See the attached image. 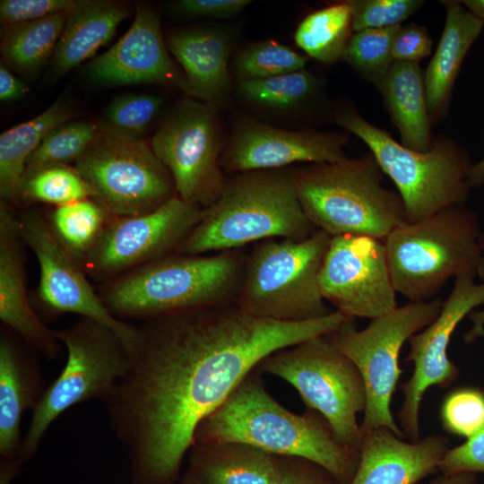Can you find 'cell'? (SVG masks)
<instances>
[{
  "mask_svg": "<svg viewBox=\"0 0 484 484\" xmlns=\"http://www.w3.org/2000/svg\"><path fill=\"white\" fill-rule=\"evenodd\" d=\"M100 85L160 84L186 90V78L169 56L157 13L138 4L134 21L119 40L86 66Z\"/></svg>",
  "mask_w": 484,
  "mask_h": 484,
  "instance_id": "19",
  "label": "cell"
},
{
  "mask_svg": "<svg viewBox=\"0 0 484 484\" xmlns=\"http://www.w3.org/2000/svg\"><path fill=\"white\" fill-rule=\"evenodd\" d=\"M461 4L484 22V0H464Z\"/></svg>",
  "mask_w": 484,
  "mask_h": 484,
  "instance_id": "49",
  "label": "cell"
},
{
  "mask_svg": "<svg viewBox=\"0 0 484 484\" xmlns=\"http://www.w3.org/2000/svg\"><path fill=\"white\" fill-rule=\"evenodd\" d=\"M471 484H480L477 480L472 482Z\"/></svg>",
  "mask_w": 484,
  "mask_h": 484,
  "instance_id": "52",
  "label": "cell"
},
{
  "mask_svg": "<svg viewBox=\"0 0 484 484\" xmlns=\"http://www.w3.org/2000/svg\"><path fill=\"white\" fill-rule=\"evenodd\" d=\"M202 209L178 196L140 215L115 216L82 266L99 284L175 254L198 223Z\"/></svg>",
  "mask_w": 484,
  "mask_h": 484,
  "instance_id": "15",
  "label": "cell"
},
{
  "mask_svg": "<svg viewBox=\"0 0 484 484\" xmlns=\"http://www.w3.org/2000/svg\"><path fill=\"white\" fill-rule=\"evenodd\" d=\"M255 368L225 402L203 419L194 444L238 442L272 455L298 456L316 462L341 484L352 479L359 450L341 444L324 418L307 410L294 413L265 389Z\"/></svg>",
  "mask_w": 484,
  "mask_h": 484,
  "instance_id": "2",
  "label": "cell"
},
{
  "mask_svg": "<svg viewBox=\"0 0 484 484\" xmlns=\"http://www.w3.org/2000/svg\"><path fill=\"white\" fill-rule=\"evenodd\" d=\"M167 42L184 69L187 95L216 106L226 98L230 87V41L225 33L213 29L180 30L171 32Z\"/></svg>",
  "mask_w": 484,
  "mask_h": 484,
  "instance_id": "23",
  "label": "cell"
},
{
  "mask_svg": "<svg viewBox=\"0 0 484 484\" xmlns=\"http://www.w3.org/2000/svg\"><path fill=\"white\" fill-rule=\"evenodd\" d=\"M164 100L151 94H125L114 99L99 128L108 134L140 140L159 114Z\"/></svg>",
  "mask_w": 484,
  "mask_h": 484,
  "instance_id": "36",
  "label": "cell"
},
{
  "mask_svg": "<svg viewBox=\"0 0 484 484\" xmlns=\"http://www.w3.org/2000/svg\"><path fill=\"white\" fill-rule=\"evenodd\" d=\"M350 318L339 311L281 322L228 303L143 321L129 367L105 402L138 484H171L200 422L264 358L324 336Z\"/></svg>",
  "mask_w": 484,
  "mask_h": 484,
  "instance_id": "1",
  "label": "cell"
},
{
  "mask_svg": "<svg viewBox=\"0 0 484 484\" xmlns=\"http://www.w3.org/2000/svg\"><path fill=\"white\" fill-rule=\"evenodd\" d=\"M401 25L354 32L341 58L381 91L394 62L393 42Z\"/></svg>",
  "mask_w": 484,
  "mask_h": 484,
  "instance_id": "33",
  "label": "cell"
},
{
  "mask_svg": "<svg viewBox=\"0 0 484 484\" xmlns=\"http://www.w3.org/2000/svg\"><path fill=\"white\" fill-rule=\"evenodd\" d=\"M69 12L39 20L6 24L1 29L2 63L31 78L44 66L65 27Z\"/></svg>",
  "mask_w": 484,
  "mask_h": 484,
  "instance_id": "29",
  "label": "cell"
},
{
  "mask_svg": "<svg viewBox=\"0 0 484 484\" xmlns=\"http://www.w3.org/2000/svg\"><path fill=\"white\" fill-rule=\"evenodd\" d=\"M479 245L480 248V257L477 270V275L484 282V232H481L479 239Z\"/></svg>",
  "mask_w": 484,
  "mask_h": 484,
  "instance_id": "50",
  "label": "cell"
},
{
  "mask_svg": "<svg viewBox=\"0 0 484 484\" xmlns=\"http://www.w3.org/2000/svg\"><path fill=\"white\" fill-rule=\"evenodd\" d=\"M307 58L287 46L268 40L254 44L237 57L241 80L263 79L303 70Z\"/></svg>",
  "mask_w": 484,
  "mask_h": 484,
  "instance_id": "37",
  "label": "cell"
},
{
  "mask_svg": "<svg viewBox=\"0 0 484 484\" xmlns=\"http://www.w3.org/2000/svg\"><path fill=\"white\" fill-rule=\"evenodd\" d=\"M181 484H203L190 471L187 472Z\"/></svg>",
  "mask_w": 484,
  "mask_h": 484,
  "instance_id": "51",
  "label": "cell"
},
{
  "mask_svg": "<svg viewBox=\"0 0 484 484\" xmlns=\"http://www.w3.org/2000/svg\"><path fill=\"white\" fill-rule=\"evenodd\" d=\"M73 166L114 216L148 213L177 196L169 170L142 139L99 129Z\"/></svg>",
  "mask_w": 484,
  "mask_h": 484,
  "instance_id": "12",
  "label": "cell"
},
{
  "mask_svg": "<svg viewBox=\"0 0 484 484\" xmlns=\"http://www.w3.org/2000/svg\"><path fill=\"white\" fill-rule=\"evenodd\" d=\"M77 0H2L0 21L3 25L39 20L70 12Z\"/></svg>",
  "mask_w": 484,
  "mask_h": 484,
  "instance_id": "41",
  "label": "cell"
},
{
  "mask_svg": "<svg viewBox=\"0 0 484 484\" xmlns=\"http://www.w3.org/2000/svg\"><path fill=\"white\" fill-rule=\"evenodd\" d=\"M438 471L444 475L484 473V428L444 454Z\"/></svg>",
  "mask_w": 484,
  "mask_h": 484,
  "instance_id": "42",
  "label": "cell"
},
{
  "mask_svg": "<svg viewBox=\"0 0 484 484\" xmlns=\"http://www.w3.org/2000/svg\"><path fill=\"white\" fill-rule=\"evenodd\" d=\"M72 117V108L60 99L32 119L1 134V201L17 211L22 209L21 186L27 160L53 129Z\"/></svg>",
  "mask_w": 484,
  "mask_h": 484,
  "instance_id": "28",
  "label": "cell"
},
{
  "mask_svg": "<svg viewBox=\"0 0 484 484\" xmlns=\"http://www.w3.org/2000/svg\"><path fill=\"white\" fill-rule=\"evenodd\" d=\"M247 253L172 254L100 283L96 289L115 317L143 321L234 303Z\"/></svg>",
  "mask_w": 484,
  "mask_h": 484,
  "instance_id": "4",
  "label": "cell"
},
{
  "mask_svg": "<svg viewBox=\"0 0 484 484\" xmlns=\"http://www.w3.org/2000/svg\"><path fill=\"white\" fill-rule=\"evenodd\" d=\"M250 3L247 0H180L175 6L179 13L186 16L229 18Z\"/></svg>",
  "mask_w": 484,
  "mask_h": 484,
  "instance_id": "44",
  "label": "cell"
},
{
  "mask_svg": "<svg viewBox=\"0 0 484 484\" xmlns=\"http://www.w3.org/2000/svg\"><path fill=\"white\" fill-rule=\"evenodd\" d=\"M353 32L397 25L424 4L421 0H351Z\"/></svg>",
  "mask_w": 484,
  "mask_h": 484,
  "instance_id": "39",
  "label": "cell"
},
{
  "mask_svg": "<svg viewBox=\"0 0 484 484\" xmlns=\"http://www.w3.org/2000/svg\"><path fill=\"white\" fill-rule=\"evenodd\" d=\"M480 234L477 214L465 205L393 230L384 243L395 291L411 302H425L450 278L477 276Z\"/></svg>",
  "mask_w": 484,
  "mask_h": 484,
  "instance_id": "8",
  "label": "cell"
},
{
  "mask_svg": "<svg viewBox=\"0 0 484 484\" xmlns=\"http://www.w3.org/2000/svg\"><path fill=\"white\" fill-rule=\"evenodd\" d=\"M47 217L58 240L82 265L115 216L98 200L87 198L56 206Z\"/></svg>",
  "mask_w": 484,
  "mask_h": 484,
  "instance_id": "31",
  "label": "cell"
},
{
  "mask_svg": "<svg viewBox=\"0 0 484 484\" xmlns=\"http://www.w3.org/2000/svg\"><path fill=\"white\" fill-rule=\"evenodd\" d=\"M17 219L22 238L39 263L41 308L52 316L76 314L103 324L118 335L132 357L141 341L140 327L111 315L82 265L53 232L47 213L25 207L17 211Z\"/></svg>",
  "mask_w": 484,
  "mask_h": 484,
  "instance_id": "13",
  "label": "cell"
},
{
  "mask_svg": "<svg viewBox=\"0 0 484 484\" xmlns=\"http://www.w3.org/2000/svg\"><path fill=\"white\" fill-rule=\"evenodd\" d=\"M255 369L292 385L307 410L324 418L341 444L359 450L362 430L357 417L366 408L365 385L353 362L325 335L277 350Z\"/></svg>",
  "mask_w": 484,
  "mask_h": 484,
  "instance_id": "10",
  "label": "cell"
},
{
  "mask_svg": "<svg viewBox=\"0 0 484 484\" xmlns=\"http://www.w3.org/2000/svg\"><path fill=\"white\" fill-rule=\"evenodd\" d=\"M276 457V468L269 484H341L328 471L308 459Z\"/></svg>",
  "mask_w": 484,
  "mask_h": 484,
  "instance_id": "40",
  "label": "cell"
},
{
  "mask_svg": "<svg viewBox=\"0 0 484 484\" xmlns=\"http://www.w3.org/2000/svg\"><path fill=\"white\" fill-rule=\"evenodd\" d=\"M217 106L186 99L151 141V147L169 170L177 194L201 209L220 195L227 175L220 164Z\"/></svg>",
  "mask_w": 484,
  "mask_h": 484,
  "instance_id": "14",
  "label": "cell"
},
{
  "mask_svg": "<svg viewBox=\"0 0 484 484\" xmlns=\"http://www.w3.org/2000/svg\"><path fill=\"white\" fill-rule=\"evenodd\" d=\"M440 419L452 435L471 438L484 428V393L473 387L450 392L443 400Z\"/></svg>",
  "mask_w": 484,
  "mask_h": 484,
  "instance_id": "38",
  "label": "cell"
},
{
  "mask_svg": "<svg viewBox=\"0 0 484 484\" xmlns=\"http://www.w3.org/2000/svg\"><path fill=\"white\" fill-rule=\"evenodd\" d=\"M94 197V192L74 166H44L26 170L22 177V209L32 203H43L56 207Z\"/></svg>",
  "mask_w": 484,
  "mask_h": 484,
  "instance_id": "32",
  "label": "cell"
},
{
  "mask_svg": "<svg viewBox=\"0 0 484 484\" xmlns=\"http://www.w3.org/2000/svg\"><path fill=\"white\" fill-rule=\"evenodd\" d=\"M29 91L27 84L15 77L2 62L0 64V99L13 101L22 98Z\"/></svg>",
  "mask_w": 484,
  "mask_h": 484,
  "instance_id": "45",
  "label": "cell"
},
{
  "mask_svg": "<svg viewBox=\"0 0 484 484\" xmlns=\"http://www.w3.org/2000/svg\"><path fill=\"white\" fill-rule=\"evenodd\" d=\"M402 144L425 152L433 146L424 73L418 63L394 61L380 91Z\"/></svg>",
  "mask_w": 484,
  "mask_h": 484,
  "instance_id": "26",
  "label": "cell"
},
{
  "mask_svg": "<svg viewBox=\"0 0 484 484\" xmlns=\"http://www.w3.org/2000/svg\"><path fill=\"white\" fill-rule=\"evenodd\" d=\"M471 318L474 322L471 330L466 335V341H471L484 334V310L480 313H471Z\"/></svg>",
  "mask_w": 484,
  "mask_h": 484,
  "instance_id": "48",
  "label": "cell"
},
{
  "mask_svg": "<svg viewBox=\"0 0 484 484\" xmlns=\"http://www.w3.org/2000/svg\"><path fill=\"white\" fill-rule=\"evenodd\" d=\"M350 133L287 131L250 117L233 125L220 164L226 175L285 169L296 162H335L346 157Z\"/></svg>",
  "mask_w": 484,
  "mask_h": 484,
  "instance_id": "18",
  "label": "cell"
},
{
  "mask_svg": "<svg viewBox=\"0 0 484 484\" xmlns=\"http://www.w3.org/2000/svg\"><path fill=\"white\" fill-rule=\"evenodd\" d=\"M131 13L125 3L80 0L69 12L51 57L52 75L59 77L91 57L114 37Z\"/></svg>",
  "mask_w": 484,
  "mask_h": 484,
  "instance_id": "25",
  "label": "cell"
},
{
  "mask_svg": "<svg viewBox=\"0 0 484 484\" xmlns=\"http://www.w3.org/2000/svg\"><path fill=\"white\" fill-rule=\"evenodd\" d=\"M190 472L203 484H269L276 455L238 442L194 444Z\"/></svg>",
  "mask_w": 484,
  "mask_h": 484,
  "instance_id": "27",
  "label": "cell"
},
{
  "mask_svg": "<svg viewBox=\"0 0 484 484\" xmlns=\"http://www.w3.org/2000/svg\"><path fill=\"white\" fill-rule=\"evenodd\" d=\"M320 80L301 70L277 76L241 80L240 96L252 103L274 108H285L313 97L319 90Z\"/></svg>",
  "mask_w": 484,
  "mask_h": 484,
  "instance_id": "34",
  "label": "cell"
},
{
  "mask_svg": "<svg viewBox=\"0 0 484 484\" xmlns=\"http://www.w3.org/2000/svg\"><path fill=\"white\" fill-rule=\"evenodd\" d=\"M447 445L438 434L406 442L386 428L362 431L358 466L348 484H417L438 471Z\"/></svg>",
  "mask_w": 484,
  "mask_h": 484,
  "instance_id": "21",
  "label": "cell"
},
{
  "mask_svg": "<svg viewBox=\"0 0 484 484\" xmlns=\"http://www.w3.org/2000/svg\"><path fill=\"white\" fill-rule=\"evenodd\" d=\"M477 480L474 473H459L454 475L440 474L426 484H471Z\"/></svg>",
  "mask_w": 484,
  "mask_h": 484,
  "instance_id": "46",
  "label": "cell"
},
{
  "mask_svg": "<svg viewBox=\"0 0 484 484\" xmlns=\"http://www.w3.org/2000/svg\"><path fill=\"white\" fill-rule=\"evenodd\" d=\"M25 246L17 210L0 200V319L27 345L53 360L59 354L61 342L29 298Z\"/></svg>",
  "mask_w": 484,
  "mask_h": 484,
  "instance_id": "20",
  "label": "cell"
},
{
  "mask_svg": "<svg viewBox=\"0 0 484 484\" xmlns=\"http://www.w3.org/2000/svg\"><path fill=\"white\" fill-rule=\"evenodd\" d=\"M15 333L0 332V455L4 462H19L23 413L38 405L46 389L37 359Z\"/></svg>",
  "mask_w": 484,
  "mask_h": 484,
  "instance_id": "22",
  "label": "cell"
},
{
  "mask_svg": "<svg viewBox=\"0 0 484 484\" xmlns=\"http://www.w3.org/2000/svg\"><path fill=\"white\" fill-rule=\"evenodd\" d=\"M335 122L361 139L385 175L395 184L404 204L408 223L423 220L455 205H465L472 166L467 150L446 137H434L425 152L411 150L387 132L366 120L354 108H340Z\"/></svg>",
  "mask_w": 484,
  "mask_h": 484,
  "instance_id": "6",
  "label": "cell"
},
{
  "mask_svg": "<svg viewBox=\"0 0 484 484\" xmlns=\"http://www.w3.org/2000/svg\"><path fill=\"white\" fill-rule=\"evenodd\" d=\"M296 193L311 223L331 237L367 236L385 240L408 223L398 192L386 188L371 152L291 169Z\"/></svg>",
  "mask_w": 484,
  "mask_h": 484,
  "instance_id": "5",
  "label": "cell"
},
{
  "mask_svg": "<svg viewBox=\"0 0 484 484\" xmlns=\"http://www.w3.org/2000/svg\"><path fill=\"white\" fill-rule=\"evenodd\" d=\"M99 131L90 122H66L53 129L26 161V170L75 163L88 150Z\"/></svg>",
  "mask_w": 484,
  "mask_h": 484,
  "instance_id": "35",
  "label": "cell"
},
{
  "mask_svg": "<svg viewBox=\"0 0 484 484\" xmlns=\"http://www.w3.org/2000/svg\"><path fill=\"white\" fill-rule=\"evenodd\" d=\"M469 181L471 188L480 187L484 185V157L472 164L469 172Z\"/></svg>",
  "mask_w": 484,
  "mask_h": 484,
  "instance_id": "47",
  "label": "cell"
},
{
  "mask_svg": "<svg viewBox=\"0 0 484 484\" xmlns=\"http://www.w3.org/2000/svg\"><path fill=\"white\" fill-rule=\"evenodd\" d=\"M443 303L441 298L411 302L371 319L362 330L356 329L352 319L325 335L353 362L363 379L367 404L360 423L362 431L386 428L402 438L405 436L391 411L393 395L402 374L400 352L412 335L436 318Z\"/></svg>",
  "mask_w": 484,
  "mask_h": 484,
  "instance_id": "11",
  "label": "cell"
},
{
  "mask_svg": "<svg viewBox=\"0 0 484 484\" xmlns=\"http://www.w3.org/2000/svg\"><path fill=\"white\" fill-rule=\"evenodd\" d=\"M432 40L424 26L411 23L400 26L393 42L394 61L418 63L431 52Z\"/></svg>",
  "mask_w": 484,
  "mask_h": 484,
  "instance_id": "43",
  "label": "cell"
},
{
  "mask_svg": "<svg viewBox=\"0 0 484 484\" xmlns=\"http://www.w3.org/2000/svg\"><path fill=\"white\" fill-rule=\"evenodd\" d=\"M319 285L323 298L346 316L374 319L397 307L383 240L332 237Z\"/></svg>",
  "mask_w": 484,
  "mask_h": 484,
  "instance_id": "17",
  "label": "cell"
},
{
  "mask_svg": "<svg viewBox=\"0 0 484 484\" xmlns=\"http://www.w3.org/2000/svg\"><path fill=\"white\" fill-rule=\"evenodd\" d=\"M445 23L436 50L424 73L431 121L445 115L462 64L480 35L484 22L460 1H444Z\"/></svg>",
  "mask_w": 484,
  "mask_h": 484,
  "instance_id": "24",
  "label": "cell"
},
{
  "mask_svg": "<svg viewBox=\"0 0 484 484\" xmlns=\"http://www.w3.org/2000/svg\"><path fill=\"white\" fill-rule=\"evenodd\" d=\"M475 277L471 273L456 276L436 318L409 340L405 360L412 362L414 368L410 379L401 385L403 402L397 416L401 429L411 442L420 439L419 410L426 391L432 386L446 388L459 375L447 349L460 322L484 304V282L476 283Z\"/></svg>",
  "mask_w": 484,
  "mask_h": 484,
  "instance_id": "16",
  "label": "cell"
},
{
  "mask_svg": "<svg viewBox=\"0 0 484 484\" xmlns=\"http://www.w3.org/2000/svg\"><path fill=\"white\" fill-rule=\"evenodd\" d=\"M55 334L66 350V361L32 411L19 462L33 455L49 426L64 411L93 399L106 402L130 365V355L118 335L93 319L79 316L55 330Z\"/></svg>",
  "mask_w": 484,
  "mask_h": 484,
  "instance_id": "9",
  "label": "cell"
},
{
  "mask_svg": "<svg viewBox=\"0 0 484 484\" xmlns=\"http://www.w3.org/2000/svg\"><path fill=\"white\" fill-rule=\"evenodd\" d=\"M331 238L317 229L302 240L255 243L234 303L248 314L281 322H305L331 314L319 285Z\"/></svg>",
  "mask_w": 484,
  "mask_h": 484,
  "instance_id": "7",
  "label": "cell"
},
{
  "mask_svg": "<svg viewBox=\"0 0 484 484\" xmlns=\"http://www.w3.org/2000/svg\"><path fill=\"white\" fill-rule=\"evenodd\" d=\"M353 34L352 13L348 1L316 10L298 24L295 42L309 56L324 64L341 58Z\"/></svg>",
  "mask_w": 484,
  "mask_h": 484,
  "instance_id": "30",
  "label": "cell"
},
{
  "mask_svg": "<svg viewBox=\"0 0 484 484\" xmlns=\"http://www.w3.org/2000/svg\"><path fill=\"white\" fill-rule=\"evenodd\" d=\"M316 230L301 207L291 169L236 173L227 175L220 195L202 209L176 253H219L269 238L302 240Z\"/></svg>",
  "mask_w": 484,
  "mask_h": 484,
  "instance_id": "3",
  "label": "cell"
}]
</instances>
